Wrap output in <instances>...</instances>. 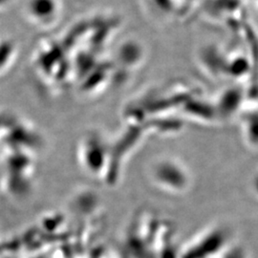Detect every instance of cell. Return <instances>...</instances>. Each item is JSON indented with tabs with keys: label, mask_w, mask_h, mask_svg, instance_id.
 I'll list each match as a JSON object with an SVG mask.
<instances>
[{
	"label": "cell",
	"mask_w": 258,
	"mask_h": 258,
	"mask_svg": "<svg viewBox=\"0 0 258 258\" xmlns=\"http://www.w3.org/2000/svg\"><path fill=\"white\" fill-rule=\"evenodd\" d=\"M251 187H252V191L253 194L258 198V172L254 175L252 182H251Z\"/></svg>",
	"instance_id": "2"
},
{
	"label": "cell",
	"mask_w": 258,
	"mask_h": 258,
	"mask_svg": "<svg viewBox=\"0 0 258 258\" xmlns=\"http://www.w3.org/2000/svg\"><path fill=\"white\" fill-rule=\"evenodd\" d=\"M28 12L32 19L46 24L56 17L57 4L55 0H29Z\"/></svg>",
	"instance_id": "1"
},
{
	"label": "cell",
	"mask_w": 258,
	"mask_h": 258,
	"mask_svg": "<svg viewBox=\"0 0 258 258\" xmlns=\"http://www.w3.org/2000/svg\"><path fill=\"white\" fill-rule=\"evenodd\" d=\"M10 2H11V0H0V9H3L6 6H8Z\"/></svg>",
	"instance_id": "3"
}]
</instances>
